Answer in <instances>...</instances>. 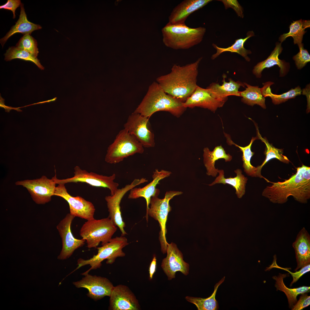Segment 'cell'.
I'll list each match as a JSON object with an SVG mask.
<instances>
[{"instance_id": "31", "label": "cell", "mask_w": 310, "mask_h": 310, "mask_svg": "<svg viewBox=\"0 0 310 310\" xmlns=\"http://www.w3.org/2000/svg\"><path fill=\"white\" fill-rule=\"evenodd\" d=\"M309 20L301 19L293 21L289 26V31L286 33L281 35L279 38V40L282 43L288 37H292L294 44H297L298 46L301 45L303 35L306 32L305 29L310 27Z\"/></svg>"}, {"instance_id": "7", "label": "cell", "mask_w": 310, "mask_h": 310, "mask_svg": "<svg viewBox=\"0 0 310 310\" xmlns=\"http://www.w3.org/2000/svg\"><path fill=\"white\" fill-rule=\"evenodd\" d=\"M117 230V228L108 217L100 219L87 220L80 231L82 239L86 241L89 249L96 248L101 242L103 245L109 242Z\"/></svg>"}, {"instance_id": "13", "label": "cell", "mask_w": 310, "mask_h": 310, "mask_svg": "<svg viewBox=\"0 0 310 310\" xmlns=\"http://www.w3.org/2000/svg\"><path fill=\"white\" fill-rule=\"evenodd\" d=\"M149 118L141 114L133 112L128 117L124 124V128L133 135L144 147L155 146L154 135L150 130Z\"/></svg>"}, {"instance_id": "23", "label": "cell", "mask_w": 310, "mask_h": 310, "mask_svg": "<svg viewBox=\"0 0 310 310\" xmlns=\"http://www.w3.org/2000/svg\"><path fill=\"white\" fill-rule=\"evenodd\" d=\"M20 7V13L18 20L6 35L0 39V43L2 47L7 40L15 34L21 33L24 35L31 34L34 30L40 29L42 28L40 25L34 24L28 20L23 3H22Z\"/></svg>"}, {"instance_id": "26", "label": "cell", "mask_w": 310, "mask_h": 310, "mask_svg": "<svg viewBox=\"0 0 310 310\" xmlns=\"http://www.w3.org/2000/svg\"><path fill=\"white\" fill-rule=\"evenodd\" d=\"M289 276L288 274H281L279 273L277 276H273L272 278L276 281L275 286L276 290L283 292L285 294L288 300L289 307L292 309L297 302V297L299 294L310 292V287L303 286L293 288H288L285 284L284 279Z\"/></svg>"}, {"instance_id": "21", "label": "cell", "mask_w": 310, "mask_h": 310, "mask_svg": "<svg viewBox=\"0 0 310 310\" xmlns=\"http://www.w3.org/2000/svg\"><path fill=\"white\" fill-rule=\"evenodd\" d=\"M296 255L297 266L294 271L310 264V236L305 227L297 235L292 243Z\"/></svg>"}, {"instance_id": "16", "label": "cell", "mask_w": 310, "mask_h": 310, "mask_svg": "<svg viewBox=\"0 0 310 310\" xmlns=\"http://www.w3.org/2000/svg\"><path fill=\"white\" fill-rule=\"evenodd\" d=\"M75 217L67 214L57 225V228L62 239V247L57 258L65 260L69 258L77 249L82 247L85 240L78 239L73 236L71 230L72 222Z\"/></svg>"}, {"instance_id": "10", "label": "cell", "mask_w": 310, "mask_h": 310, "mask_svg": "<svg viewBox=\"0 0 310 310\" xmlns=\"http://www.w3.org/2000/svg\"><path fill=\"white\" fill-rule=\"evenodd\" d=\"M148 181V180L144 178L135 179L130 184L118 189L113 195H108L105 197L109 212L108 217L120 229L121 236H124L127 234L124 229L125 223L123 220L121 211L120 204L121 199L125 194L131 189Z\"/></svg>"}, {"instance_id": "42", "label": "cell", "mask_w": 310, "mask_h": 310, "mask_svg": "<svg viewBox=\"0 0 310 310\" xmlns=\"http://www.w3.org/2000/svg\"><path fill=\"white\" fill-rule=\"evenodd\" d=\"M156 259L155 256L153 257L149 268V278L150 279L152 278L153 276L156 271Z\"/></svg>"}, {"instance_id": "18", "label": "cell", "mask_w": 310, "mask_h": 310, "mask_svg": "<svg viewBox=\"0 0 310 310\" xmlns=\"http://www.w3.org/2000/svg\"><path fill=\"white\" fill-rule=\"evenodd\" d=\"M109 299V309L139 310L138 300L128 287L122 284L114 286Z\"/></svg>"}, {"instance_id": "24", "label": "cell", "mask_w": 310, "mask_h": 310, "mask_svg": "<svg viewBox=\"0 0 310 310\" xmlns=\"http://www.w3.org/2000/svg\"><path fill=\"white\" fill-rule=\"evenodd\" d=\"M203 151L204 163L206 169V174L213 177H216L218 173V168L215 167L216 161L224 159L226 162L230 161L232 159L231 156L226 153L221 145L216 147L212 151L207 147L204 148Z\"/></svg>"}, {"instance_id": "41", "label": "cell", "mask_w": 310, "mask_h": 310, "mask_svg": "<svg viewBox=\"0 0 310 310\" xmlns=\"http://www.w3.org/2000/svg\"><path fill=\"white\" fill-rule=\"evenodd\" d=\"M22 3L20 0H8L6 3L0 6V9L11 10L13 13V18H16L15 11L17 8L20 6Z\"/></svg>"}, {"instance_id": "36", "label": "cell", "mask_w": 310, "mask_h": 310, "mask_svg": "<svg viewBox=\"0 0 310 310\" xmlns=\"http://www.w3.org/2000/svg\"><path fill=\"white\" fill-rule=\"evenodd\" d=\"M37 46L36 40L29 34L24 35L16 45V47L28 52L36 57L39 53Z\"/></svg>"}, {"instance_id": "8", "label": "cell", "mask_w": 310, "mask_h": 310, "mask_svg": "<svg viewBox=\"0 0 310 310\" xmlns=\"http://www.w3.org/2000/svg\"><path fill=\"white\" fill-rule=\"evenodd\" d=\"M183 192L180 191H170L166 192L164 198L160 199L158 196L152 197L150 199L149 208L146 212L145 217L147 222L148 216L157 221L159 224L160 230L159 233V240L161 250L164 254L166 253L168 244L166 238V222L168 213L172 209L169 204V201L174 196L181 195Z\"/></svg>"}, {"instance_id": "14", "label": "cell", "mask_w": 310, "mask_h": 310, "mask_svg": "<svg viewBox=\"0 0 310 310\" xmlns=\"http://www.w3.org/2000/svg\"><path fill=\"white\" fill-rule=\"evenodd\" d=\"M83 275L84 277L81 280L73 282L76 288L87 289V296L95 301L110 297L114 286L108 279L88 273Z\"/></svg>"}, {"instance_id": "32", "label": "cell", "mask_w": 310, "mask_h": 310, "mask_svg": "<svg viewBox=\"0 0 310 310\" xmlns=\"http://www.w3.org/2000/svg\"><path fill=\"white\" fill-rule=\"evenodd\" d=\"M247 87L245 90L240 92L241 101L248 105L253 106L257 104L264 109L266 108L265 98L262 95L260 88L258 86H253L244 82Z\"/></svg>"}, {"instance_id": "25", "label": "cell", "mask_w": 310, "mask_h": 310, "mask_svg": "<svg viewBox=\"0 0 310 310\" xmlns=\"http://www.w3.org/2000/svg\"><path fill=\"white\" fill-rule=\"evenodd\" d=\"M234 171L236 173V177L233 178H225L224 170L218 169L217 172L219 173V175L212 183L208 185H209L212 186L217 183L229 184L235 189L236 193L238 197L241 198L245 194V186L248 179L242 174V171L240 169H237Z\"/></svg>"}, {"instance_id": "39", "label": "cell", "mask_w": 310, "mask_h": 310, "mask_svg": "<svg viewBox=\"0 0 310 310\" xmlns=\"http://www.w3.org/2000/svg\"><path fill=\"white\" fill-rule=\"evenodd\" d=\"M219 1L223 2L226 9L229 7L232 8L235 11L239 16L241 18H243V8L237 0Z\"/></svg>"}, {"instance_id": "5", "label": "cell", "mask_w": 310, "mask_h": 310, "mask_svg": "<svg viewBox=\"0 0 310 310\" xmlns=\"http://www.w3.org/2000/svg\"><path fill=\"white\" fill-rule=\"evenodd\" d=\"M144 151L142 144L124 128L120 131L108 147L105 161L110 164H115L135 154H142Z\"/></svg>"}, {"instance_id": "17", "label": "cell", "mask_w": 310, "mask_h": 310, "mask_svg": "<svg viewBox=\"0 0 310 310\" xmlns=\"http://www.w3.org/2000/svg\"><path fill=\"white\" fill-rule=\"evenodd\" d=\"M166 253L167 256L163 259L161 267L168 280L175 278V273L178 271L185 275H187L189 265L183 260V255L177 245L173 242L168 243Z\"/></svg>"}, {"instance_id": "6", "label": "cell", "mask_w": 310, "mask_h": 310, "mask_svg": "<svg viewBox=\"0 0 310 310\" xmlns=\"http://www.w3.org/2000/svg\"><path fill=\"white\" fill-rule=\"evenodd\" d=\"M128 244L127 239L124 236L121 235L112 238L108 242L97 247V254L92 258L87 260L79 258L77 260L78 266L73 271L82 267L89 265L90 268L82 275L88 273L91 270L100 268L102 265V262L106 259L107 264H112L117 257L125 256L122 249Z\"/></svg>"}, {"instance_id": "34", "label": "cell", "mask_w": 310, "mask_h": 310, "mask_svg": "<svg viewBox=\"0 0 310 310\" xmlns=\"http://www.w3.org/2000/svg\"><path fill=\"white\" fill-rule=\"evenodd\" d=\"M225 277L222 278L214 286V290L210 297L206 298L187 296L185 299L188 302L195 305L198 310H217L219 308L218 301L215 296L219 286L224 282Z\"/></svg>"}, {"instance_id": "37", "label": "cell", "mask_w": 310, "mask_h": 310, "mask_svg": "<svg viewBox=\"0 0 310 310\" xmlns=\"http://www.w3.org/2000/svg\"><path fill=\"white\" fill-rule=\"evenodd\" d=\"M276 255H274L273 262L270 266L268 267V268L270 269L272 268H277L288 272L291 275L293 278L292 280L290 285V286H291L294 283L297 282L303 274L310 270V264H309L302 267L297 272H292L289 270V268H284L278 266L276 264Z\"/></svg>"}, {"instance_id": "40", "label": "cell", "mask_w": 310, "mask_h": 310, "mask_svg": "<svg viewBox=\"0 0 310 310\" xmlns=\"http://www.w3.org/2000/svg\"><path fill=\"white\" fill-rule=\"evenodd\" d=\"M310 305V296L307 293L301 294L300 298L296 304L291 309L292 310H301Z\"/></svg>"}, {"instance_id": "20", "label": "cell", "mask_w": 310, "mask_h": 310, "mask_svg": "<svg viewBox=\"0 0 310 310\" xmlns=\"http://www.w3.org/2000/svg\"><path fill=\"white\" fill-rule=\"evenodd\" d=\"M212 0H185L175 6L168 17V23L184 24L188 17L202 8Z\"/></svg>"}, {"instance_id": "4", "label": "cell", "mask_w": 310, "mask_h": 310, "mask_svg": "<svg viewBox=\"0 0 310 310\" xmlns=\"http://www.w3.org/2000/svg\"><path fill=\"white\" fill-rule=\"evenodd\" d=\"M206 32L205 28H191L185 24L167 23L162 29L163 43L174 50L187 49L200 43Z\"/></svg>"}, {"instance_id": "11", "label": "cell", "mask_w": 310, "mask_h": 310, "mask_svg": "<svg viewBox=\"0 0 310 310\" xmlns=\"http://www.w3.org/2000/svg\"><path fill=\"white\" fill-rule=\"evenodd\" d=\"M16 185L22 186L28 191L33 200L38 204L49 202L54 195L56 183L52 178L43 176L40 179L18 181Z\"/></svg>"}, {"instance_id": "9", "label": "cell", "mask_w": 310, "mask_h": 310, "mask_svg": "<svg viewBox=\"0 0 310 310\" xmlns=\"http://www.w3.org/2000/svg\"><path fill=\"white\" fill-rule=\"evenodd\" d=\"M74 176L71 177L59 179L55 174L52 178L56 184H65L71 183H84L95 187H102L108 189L111 195H113L118 190V183L115 182L116 175L113 173L110 176L104 175L82 169L76 166L74 168Z\"/></svg>"}, {"instance_id": "29", "label": "cell", "mask_w": 310, "mask_h": 310, "mask_svg": "<svg viewBox=\"0 0 310 310\" xmlns=\"http://www.w3.org/2000/svg\"><path fill=\"white\" fill-rule=\"evenodd\" d=\"M247 37L244 38H240L236 40L233 44L226 48L219 47L215 44H213L212 46L216 49L217 52L212 56L211 59H215L223 52H230L237 53L244 58L247 61H249L250 59L248 55L251 54V52L250 50L245 49L244 45L245 42L248 38L254 36V33L252 31H249L247 33Z\"/></svg>"}, {"instance_id": "15", "label": "cell", "mask_w": 310, "mask_h": 310, "mask_svg": "<svg viewBox=\"0 0 310 310\" xmlns=\"http://www.w3.org/2000/svg\"><path fill=\"white\" fill-rule=\"evenodd\" d=\"M228 98L220 97L210 89H205L197 86L196 89L183 103L185 108L198 107L207 108L215 112L218 108L222 107Z\"/></svg>"}, {"instance_id": "12", "label": "cell", "mask_w": 310, "mask_h": 310, "mask_svg": "<svg viewBox=\"0 0 310 310\" xmlns=\"http://www.w3.org/2000/svg\"><path fill=\"white\" fill-rule=\"evenodd\" d=\"M65 185L58 184L54 195L61 197L67 202L71 215L87 220L94 219L95 209L93 204L81 197L72 196L67 192Z\"/></svg>"}, {"instance_id": "35", "label": "cell", "mask_w": 310, "mask_h": 310, "mask_svg": "<svg viewBox=\"0 0 310 310\" xmlns=\"http://www.w3.org/2000/svg\"><path fill=\"white\" fill-rule=\"evenodd\" d=\"M5 60L9 61L14 59H20L34 63L41 70H43L44 67L41 64L40 61L28 52L16 46L9 47L4 54Z\"/></svg>"}, {"instance_id": "43", "label": "cell", "mask_w": 310, "mask_h": 310, "mask_svg": "<svg viewBox=\"0 0 310 310\" xmlns=\"http://www.w3.org/2000/svg\"><path fill=\"white\" fill-rule=\"evenodd\" d=\"M303 94L306 96L307 101V113L310 111V84H308L305 88L302 90V93Z\"/></svg>"}, {"instance_id": "38", "label": "cell", "mask_w": 310, "mask_h": 310, "mask_svg": "<svg viewBox=\"0 0 310 310\" xmlns=\"http://www.w3.org/2000/svg\"><path fill=\"white\" fill-rule=\"evenodd\" d=\"M299 52L293 57L297 68L299 69H302L310 61V55L307 50L303 47V44L299 46Z\"/></svg>"}, {"instance_id": "28", "label": "cell", "mask_w": 310, "mask_h": 310, "mask_svg": "<svg viewBox=\"0 0 310 310\" xmlns=\"http://www.w3.org/2000/svg\"><path fill=\"white\" fill-rule=\"evenodd\" d=\"M257 129V137L263 142L266 146L265 150L266 158L265 160L260 165L256 167L259 177L264 178L261 174V171L262 168L269 161L273 158H276L280 161L286 164H288L290 161L287 157L284 155L283 149H278L274 146L272 144L269 143L266 138H263L259 133L258 129Z\"/></svg>"}, {"instance_id": "3", "label": "cell", "mask_w": 310, "mask_h": 310, "mask_svg": "<svg viewBox=\"0 0 310 310\" xmlns=\"http://www.w3.org/2000/svg\"><path fill=\"white\" fill-rule=\"evenodd\" d=\"M183 103L166 93L157 82H154L134 112L149 118L156 112L165 111L179 117L187 108Z\"/></svg>"}, {"instance_id": "30", "label": "cell", "mask_w": 310, "mask_h": 310, "mask_svg": "<svg viewBox=\"0 0 310 310\" xmlns=\"http://www.w3.org/2000/svg\"><path fill=\"white\" fill-rule=\"evenodd\" d=\"M274 83L268 82L263 84V86L261 89L263 96L264 97H269L271 98L272 102L274 104H278L284 102L288 100L294 98L302 93V90L299 86L294 89L292 88L288 91L280 94H273L271 91L270 86Z\"/></svg>"}, {"instance_id": "19", "label": "cell", "mask_w": 310, "mask_h": 310, "mask_svg": "<svg viewBox=\"0 0 310 310\" xmlns=\"http://www.w3.org/2000/svg\"><path fill=\"white\" fill-rule=\"evenodd\" d=\"M171 174L170 171L162 170L159 171L156 169L153 172L152 177V181L142 188L134 187L130 190L128 198L129 199H136L139 197L144 198L146 203V211L149 208L151 198L153 196H158L160 191L156 188L159 181L163 179L170 176Z\"/></svg>"}, {"instance_id": "33", "label": "cell", "mask_w": 310, "mask_h": 310, "mask_svg": "<svg viewBox=\"0 0 310 310\" xmlns=\"http://www.w3.org/2000/svg\"><path fill=\"white\" fill-rule=\"evenodd\" d=\"M227 142L229 144H233L239 148L243 153L242 160L243 162V166L244 170L247 175L252 177H259L257 169L252 165L251 160L254 153L251 150V147L254 141L258 139L257 137H253L250 144L247 146L243 147L239 146L232 142L231 140L227 137Z\"/></svg>"}, {"instance_id": "22", "label": "cell", "mask_w": 310, "mask_h": 310, "mask_svg": "<svg viewBox=\"0 0 310 310\" xmlns=\"http://www.w3.org/2000/svg\"><path fill=\"white\" fill-rule=\"evenodd\" d=\"M282 50L281 43H276V46L270 55L265 60L258 63L254 67L253 73L257 78H261L262 72L265 69L276 65H278L280 68V77H284L287 74L289 71L290 64L279 58V55Z\"/></svg>"}, {"instance_id": "1", "label": "cell", "mask_w": 310, "mask_h": 310, "mask_svg": "<svg viewBox=\"0 0 310 310\" xmlns=\"http://www.w3.org/2000/svg\"><path fill=\"white\" fill-rule=\"evenodd\" d=\"M262 195L275 204L286 203L290 196L297 202L307 203L310 198V167L304 165L297 167L296 173L284 181L271 182Z\"/></svg>"}, {"instance_id": "27", "label": "cell", "mask_w": 310, "mask_h": 310, "mask_svg": "<svg viewBox=\"0 0 310 310\" xmlns=\"http://www.w3.org/2000/svg\"><path fill=\"white\" fill-rule=\"evenodd\" d=\"M225 77L224 75L221 85L213 82L207 88L211 89L222 98H228V96H240L239 89L241 86L245 87L244 83L239 81L235 82L230 78L229 79V82H227L225 80Z\"/></svg>"}, {"instance_id": "2", "label": "cell", "mask_w": 310, "mask_h": 310, "mask_svg": "<svg viewBox=\"0 0 310 310\" xmlns=\"http://www.w3.org/2000/svg\"><path fill=\"white\" fill-rule=\"evenodd\" d=\"M202 58L183 66L174 65L169 73L157 78V82L166 93L184 102L198 86V67Z\"/></svg>"}]
</instances>
